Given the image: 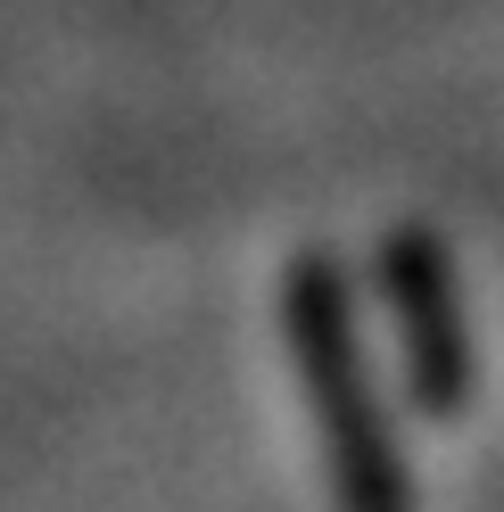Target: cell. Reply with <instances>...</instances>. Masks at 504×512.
<instances>
[{
    "label": "cell",
    "instance_id": "1",
    "mask_svg": "<svg viewBox=\"0 0 504 512\" xmlns=\"http://www.w3.org/2000/svg\"><path fill=\"white\" fill-rule=\"evenodd\" d=\"M281 339H290L298 389L314 413L331 504L339 512H414V471H405L397 438H389L381 389H372V364H364V331H356V298L331 256H298L281 273Z\"/></svg>",
    "mask_w": 504,
    "mask_h": 512
},
{
    "label": "cell",
    "instance_id": "2",
    "mask_svg": "<svg viewBox=\"0 0 504 512\" xmlns=\"http://www.w3.org/2000/svg\"><path fill=\"white\" fill-rule=\"evenodd\" d=\"M381 298H389V331H397V364H405L414 405L430 422L471 413V397H480V347H471L455 265H447L430 223H397L381 240Z\"/></svg>",
    "mask_w": 504,
    "mask_h": 512
}]
</instances>
